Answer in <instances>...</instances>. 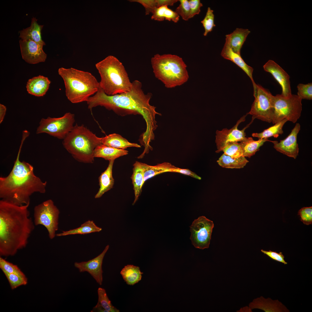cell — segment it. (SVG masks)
<instances>
[{"mask_svg":"<svg viewBox=\"0 0 312 312\" xmlns=\"http://www.w3.org/2000/svg\"><path fill=\"white\" fill-rule=\"evenodd\" d=\"M221 151L233 158H238L243 155L241 146L237 142H229L222 148Z\"/></svg>","mask_w":312,"mask_h":312,"instance_id":"cell-36","label":"cell"},{"mask_svg":"<svg viewBox=\"0 0 312 312\" xmlns=\"http://www.w3.org/2000/svg\"><path fill=\"white\" fill-rule=\"evenodd\" d=\"M6 110V107L4 105L0 104V123L3 121Z\"/></svg>","mask_w":312,"mask_h":312,"instance_id":"cell-47","label":"cell"},{"mask_svg":"<svg viewBox=\"0 0 312 312\" xmlns=\"http://www.w3.org/2000/svg\"><path fill=\"white\" fill-rule=\"evenodd\" d=\"M22 58L30 64H36L45 61L47 55L43 50V45L30 40L19 41Z\"/></svg>","mask_w":312,"mask_h":312,"instance_id":"cell-14","label":"cell"},{"mask_svg":"<svg viewBox=\"0 0 312 312\" xmlns=\"http://www.w3.org/2000/svg\"><path fill=\"white\" fill-rule=\"evenodd\" d=\"M109 248V246L107 245L100 254L92 259L86 261L75 262L74 264L75 267L80 272H88L99 284L101 285L103 281V261Z\"/></svg>","mask_w":312,"mask_h":312,"instance_id":"cell-15","label":"cell"},{"mask_svg":"<svg viewBox=\"0 0 312 312\" xmlns=\"http://www.w3.org/2000/svg\"><path fill=\"white\" fill-rule=\"evenodd\" d=\"M302 100L297 95L285 96L277 94L274 96V110L272 122L274 124L285 119L296 122L301 116Z\"/></svg>","mask_w":312,"mask_h":312,"instance_id":"cell-8","label":"cell"},{"mask_svg":"<svg viewBox=\"0 0 312 312\" xmlns=\"http://www.w3.org/2000/svg\"><path fill=\"white\" fill-rule=\"evenodd\" d=\"M143 274L139 267L133 265L125 266L120 272L124 281L130 285H133L141 281Z\"/></svg>","mask_w":312,"mask_h":312,"instance_id":"cell-28","label":"cell"},{"mask_svg":"<svg viewBox=\"0 0 312 312\" xmlns=\"http://www.w3.org/2000/svg\"><path fill=\"white\" fill-rule=\"evenodd\" d=\"M255 100L250 111L247 113L252 118L268 123L272 122L274 112V98L270 92L261 86L257 84L254 89Z\"/></svg>","mask_w":312,"mask_h":312,"instance_id":"cell-9","label":"cell"},{"mask_svg":"<svg viewBox=\"0 0 312 312\" xmlns=\"http://www.w3.org/2000/svg\"><path fill=\"white\" fill-rule=\"evenodd\" d=\"M300 129V124L296 123L287 138L280 140L279 142L275 141L273 143L274 148L277 151L296 159L298 155L299 148L297 142V137Z\"/></svg>","mask_w":312,"mask_h":312,"instance_id":"cell-16","label":"cell"},{"mask_svg":"<svg viewBox=\"0 0 312 312\" xmlns=\"http://www.w3.org/2000/svg\"><path fill=\"white\" fill-rule=\"evenodd\" d=\"M4 274L7 278L12 289H15L19 286L25 285L27 284V279L23 273H5Z\"/></svg>","mask_w":312,"mask_h":312,"instance_id":"cell-35","label":"cell"},{"mask_svg":"<svg viewBox=\"0 0 312 312\" xmlns=\"http://www.w3.org/2000/svg\"><path fill=\"white\" fill-rule=\"evenodd\" d=\"M213 11L209 7H208L206 15L203 19L201 21L205 29L203 35L206 36L208 33L211 31L213 27L216 26L214 23V14Z\"/></svg>","mask_w":312,"mask_h":312,"instance_id":"cell-37","label":"cell"},{"mask_svg":"<svg viewBox=\"0 0 312 312\" xmlns=\"http://www.w3.org/2000/svg\"><path fill=\"white\" fill-rule=\"evenodd\" d=\"M248 162L244 156L233 158L224 153L217 161L218 164L223 168L236 169L243 168Z\"/></svg>","mask_w":312,"mask_h":312,"instance_id":"cell-31","label":"cell"},{"mask_svg":"<svg viewBox=\"0 0 312 312\" xmlns=\"http://www.w3.org/2000/svg\"><path fill=\"white\" fill-rule=\"evenodd\" d=\"M180 4L177 8L175 12L185 21L190 18V8L189 1L179 0Z\"/></svg>","mask_w":312,"mask_h":312,"instance_id":"cell-38","label":"cell"},{"mask_svg":"<svg viewBox=\"0 0 312 312\" xmlns=\"http://www.w3.org/2000/svg\"><path fill=\"white\" fill-rule=\"evenodd\" d=\"M151 62L155 77L167 88L180 86L188 80L187 66L177 55L157 54L152 57Z\"/></svg>","mask_w":312,"mask_h":312,"instance_id":"cell-6","label":"cell"},{"mask_svg":"<svg viewBox=\"0 0 312 312\" xmlns=\"http://www.w3.org/2000/svg\"><path fill=\"white\" fill-rule=\"evenodd\" d=\"M287 121L288 120L287 119L283 120L274 124V125L264 130L261 132L252 133V136L257 138L259 139L264 138H268L271 137L277 138L280 134H282L283 133V127Z\"/></svg>","mask_w":312,"mask_h":312,"instance_id":"cell-33","label":"cell"},{"mask_svg":"<svg viewBox=\"0 0 312 312\" xmlns=\"http://www.w3.org/2000/svg\"><path fill=\"white\" fill-rule=\"evenodd\" d=\"M189 1L190 8V18L198 14L200 11V8L203 5L200 0Z\"/></svg>","mask_w":312,"mask_h":312,"instance_id":"cell-44","label":"cell"},{"mask_svg":"<svg viewBox=\"0 0 312 312\" xmlns=\"http://www.w3.org/2000/svg\"><path fill=\"white\" fill-rule=\"evenodd\" d=\"M144 173V182L156 175L167 172L168 170L176 167L171 163L164 162L153 166L142 163Z\"/></svg>","mask_w":312,"mask_h":312,"instance_id":"cell-29","label":"cell"},{"mask_svg":"<svg viewBox=\"0 0 312 312\" xmlns=\"http://www.w3.org/2000/svg\"><path fill=\"white\" fill-rule=\"evenodd\" d=\"M131 2H136L142 4L144 8L146 15L152 14L157 8L156 0H130Z\"/></svg>","mask_w":312,"mask_h":312,"instance_id":"cell-42","label":"cell"},{"mask_svg":"<svg viewBox=\"0 0 312 312\" xmlns=\"http://www.w3.org/2000/svg\"><path fill=\"white\" fill-rule=\"evenodd\" d=\"M267 141L273 143L275 141H271L267 138L259 139L256 141L251 137H246L244 140L239 143L242 150L243 156L245 157L250 158L259 151L260 147Z\"/></svg>","mask_w":312,"mask_h":312,"instance_id":"cell-27","label":"cell"},{"mask_svg":"<svg viewBox=\"0 0 312 312\" xmlns=\"http://www.w3.org/2000/svg\"><path fill=\"white\" fill-rule=\"evenodd\" d=\"M261 251L264 254L267 255L271 259L286 265L287 263L284 260L285 257L282 252H280L278 253L275 251H273L271 250L268 251L261 250Z\"/></svg>","mask_w":312,"mask_h":312,"instance_id":"cell-43","label":"cell"},{"mask_svg":"<svg viewBox=\"0 0 312 312\" xmlns=\"http://www.w3.org/2000/svg\"><path fill=\"white\" fill-rule=\"evenodd\" d=\"M128 153V151L125 149L108 146L102 144L95 148L94 155V157H101L109 161L115 160Z\"/></svg>","mask_w":312,"mask_h":312,"instance_id":"cell-24","label":"cell"},{"mask_svg":"<svg viewBox=\"0 0 312 312\" xmlns=\"http://www.w3.org/2000/svg\"><path fill=\"white\" fill-rule=\"evenodd\" d=\"M250 32L248 29L237 28L231 33L226 35L224 45L234 52L240 55L241 49Z\"/></svg>","mask_w":312,"mask_h":312,"instance_id":"cell-20","label":"cell"},{"mask_svg":"<svg viewBox=\"0 0 312 312\" xmlns=\"http://www.w3.org/2000/svg\"><path fill=\"white\" fill-rule=\"evenodd\" d=\"M98 301L97 304L103 307L108 312H119L120 311L114 306L109 300L105 289L99 287L97 290Z\"/></svg>","mask_w":312,"mask_h":312,"instance_id":"cell-34","label":"cell"},{"mask_svg":"<svg viewBox=\"0 0 312 312\" xmlns=\"http://www.w3.org/2000/svg\"><path fill=\"white\" fill-rule=\"evenodd\" d=\"M263 67L264 70L271 73L280 85L282 89L281 95L288 96L292 94L290 76L279 65L274 61L269 60Z\"/></svg>","mask_w":312,"mask_h":312,"instance_id":"cell-17","label":"cell"},{"mask_svg":"<svg viewBox=\"0 0 312 312\" xmlns=\"http://www.w3.org/2000/svg\"><path fill=\"white\" fill-rule=\"evenodd\" d=\"M74 122V115L70 112L60 117L42 118L36 133H45L58 139H64L73 128Z\"/></svg>","mask_w":312,"mask_h":312,"instance_id":"cell-11","label":"cell"},{"mask_svg":"<svg viewBox=\"0 0 312 312\" xmlns=\"http://www.w3.org/2000/svg\"><path fill=\"white\" fill-rule=\"evenodd\" d=\"M114 160L109 161L106 170L101 173L99 178L100 188L95 196L96 198H99L106 192L111 189L114 184L112 176V168Z\"/></svg>","mask_w":312,"mask_h":312,"instance_id":"cell-23","label":"cell"},{"mask_svg":"<svg viewBox=\"0 0 312 312\" xmlns=\"http://www.w3.org/2000/svg\"><path fill=\"white\" fill-rule=\"evenodd\" d=\"M132 83V87L129 91L113 95L106 94L100 86L97 92L87 101L88 107L91 110L97 106H103L122 116L130 114L141 115L145 121L146 128L141 138L144 142H149L154 139L153 131L157 127L155 116L161 114L156 111V107L150 104L152 93L145 94L142 89V83L139 81L135 80Z\"/></svg>","mask_w":312,"mask_h":312,"instance_id":"cell-1","label":"cell"},{"mask_svg":"<svg viewBox=\"0 0 312 312\" xmlns=\"http://www.w3.org/2000/svg\"><path fill=\"white\" fill-rule=\"evenodd\" d=\"M51 83L47 77L39 75L29 79L26 88L28 92L34 96H44L48 91Z\"/></svg>","mask_w":312,"mask_h":312,"instance_id":"cell-19","label":"cell"},{"mask_svg":"<svg viewBox=\"0 0 312 312\" xmlns=\"http://www.w3.org/2000/svg\"><path fill=\"white\" fill-rule=\"evenodd\" d=\"M157 8L163 6H172L178 0H156Z\"/></svg>","mask_w":312,"mask_h":312,"instance_id":"cell-46","label":"cell"},{"mask_svg":"<svg viewBox=\"0 0 312 312\" xmlns=\"http://www.w3.org/2000/svg\"><path fill=\"white\" fill-rule=\"evenodd\" d=\"M297 96L301 99H312V83L307 84L300 83L297 86Z\"/></svg>","mask_w":312,"mask_h":312,"instance_id":"cell-39","label":"cell"},{"mask_svg":"<svg viewBox=\"0 0 312 312\" xmlns=\"http://www.w3.org/2000/svg\"><path fill=\"white\" fill-rule=\"evenodd\" d=\"M101 77L100 86L108 95L129 91L132 83L122 63L116 57L109 55L95 65Z\"/></svg>","mask_w":312,"mask_h":312,"instance_id":"cell-5","label":"cell"},{"mask_svg":"<svg viewBox=\"0 0 312 312\" xmlns=\"http://www.w3.org/2000/svg\"><path fill=\"white\" fill-rule=\"evenodd\" d=\"M29 135L22 133L17 155L12 170L5 177H0V197L2 200L18 205L30 204V196L35 192L44 193L47 182H43L34 173L33 167L19 159L21 149Z\"/></svg>","mask_w":312,"mask_h":312,"instance_id":"cell-3","label":"cell"},{"mask_svg":"<svg viewBox=\"0 0 312 312\" xmlns=\"http://www.w3.org/2000/svg\"><path fill=\"white\" fill-rule=\"evenodd\" d=\"M179 17L175 11L169 9L167 6H163L156 8L151 18L158 21H162L165 19L176 23L179 21Z\"/></svg>","mask_w":312,"mask_h":312,"instance_id":"cell-32","label":"cell"},{"mask_svg":"<svg viewBox=\"0 0 312 312\" xmlns=\"http://www.w3.org/2000/svg\"><path fill=\"white\" fill-rule=\"evenodd\" d=\"M102 230V228L96 226L93 221L88 220L78 228L68 231H63L62 233L57 234L56 235L60 237L75 234L84 235L99 232Z\"/></svg>","mask_w":312,"mask_h":312,"instance_id":"cell-30","label":"cell"},{"mask_svg":"<svg viewBox=\"0 0 312 312\" xmlns=\"http://www.w3.org/2000/svg\"><path fill=\"white\" fill-rule=\"evenodd\" d=\"M0 268L3 273H22L23 272L18 266L0 257Z\"/></svg>","mask_w":312,"mask_h":312,"instance_id":"cell-40","label":"cell"},{"mask_svg":"<svg viewBox=\"0 0 312 312\" xmlns=\"http://www.w3.org/2000/svg\"><path fill=\"white\" fill-rule=\"evenodd\" d=\"M167 172H178L190 176L199 180H200L201 179V177L195 173L187 169H182L176 167L175 168L168 170Z\"/></svg>","mask_w":312,"mask_h":312,"instance_id":"cell-45","label":"cell"},{"mask_svg":"<svg viewBox=\"0 0 312 312\" xmlns=\"http://www.w3.org/2000/svg\"><path fill=\"white\" fill-rule=\"evenodd\" d=\"M98 137L83 125H76L64 139L63 145L74 158L85 163L94 161V151L102 144Z\"/></svg>","mask_w":312,"mask_h":312,"instance_id":"cell-7","label":"cell"},{"mask_svg":"<svg viewBox=\"0 0 312 312\" xmlns=\"http://www.w3.org/2000/svg\"><path fill=\"white\" fill-rule=\"evenodd\" d=\"M91 312H108L103 307L100 305L97 304L94 307Z\"/></svg>","mask_w":312,"mask_h":312,"instance_id":"cell-48","label":"cell"},{"mask_svg":"<svg viewBox=\"0 0 312 312\" xmlns=\"http://www.w3.org/2000/svg\"><path fill=\"white\" fill-rule=\"evenodd\" d=\"M58 73L64 81L66 96L73 103L87 101L100 87L99 82L89 72L61 67Z\"/></svg>","mask_w":312,"mask_h":312,"instance_id":"cell-4","label":"cell"},{"mask_svg":"<svg viewBox=\"0 0 312 312\" xmlns=\"http://www.w3.org/2000/svg\"><path fill=\"white\" fill-rule=\"evenodd\" d=\"M37 20L33 17L31 20L30 26L19 31V37L22 40H30L37 43L44 45L45 43L42 40L41 31L43 25H39Z\"/></svg>","mask_w":312,"mask_h":312,"instance_id":"cell-22","label":"cell"},{"mask_svg":"<svg viewBox=\"0 0 312 312\" xmlns=\"http://www.w3.org/2000/svg\"><path fill=\"white\" fill-rule=\"evenodd\" d=\"M29 204L18 205L0 201V255H15L26 247L34 224L29 217Z\"/></svg>","mask_w":312,"mask_h":312,"instance_id":"cell-2","label":"cell"},{"mask_svg":"<svg viewBox=\"0 0 312 312\" xmlns=\"http://www.w3.org/2000/svg\"><path fill=\"white\" fill-rule=\"evenodd\" d=\"M101 142L102 144L108 146L123 149L129 147H141L138 144L130 142L120 135L116 133L110 134L101 138Z\"/></svg>","mask_w":312,"mask_h":312,"instance_id":"cell-25","label":"cell"},{"mask_svg":"<svg viewBox=\"0 0 312 312\" xmlns=\"http://www.w3.org/2000/svg\"><path fill=\"white\" fill-rule=\"evenodd\" d=\"M60 211L53 200L49 199L36 206L34 209L35 225H42L47 229L51 239L55 237L58 229Z\"/></svg>","mask_w":312,"mask_h":312,"instance_id":"cell-10","label":"cell"},{"mask_svg":"<svg viewBox=\"0 0 312 312\" xmlns=\"http://www.w3.org/2000/svg\"><path fill=\"white\" fill-rule=\"evenodd\" d=\"M247 115V113L242 117L231 129L225 128L221 131L217 130L216 131L215 142L217 149L216 151V153H219L221 152L222 148L229 142H240L246 138L245 130L249 127L255 118H252L251 122L242 130L238 129L237 127L241 122L245 120V117Z\"/></svg>","mask_w":312,"mask_h":312,"instance_id":"cell-13","label":"cell"},{"mask_svg":"<svg viewBox=\"0 0 312 312\" xmlns=\"http://www.w3.org/2000/svg\"><path fill=\"white\" fill-rule=\"evenodd\" d=\"M252 310L254 309H261L265 312H287L289 310L278 300H272L270 298H265L261 296L253 300L249 304Z\"/></svg>","mask_w":312,"mask_h":312,"instance_id":"cell-18","label":"cell"},{"mask_svg":"<svg viewBox=\"0 0 312 312\" xmlns=\"http://www.w3.org/2000/svg\"><path fill=\"white\" fill-rule=\"evenodd\" d=\"M221 55L224 59L231 61L243 70L251 80L253 89L255 88L257 84L255 82L252 77L253 69L245 62L240 55L234 52L229 47L225 45L222 50Z\"/></svg>","mask_w":312,"mask_h":312,"instance_id":"cell-21","label":"cell"},{"mask_svg":"<svg viewBox=\"0 0 312 312\" xmlns=\"http://www.w3.org/2000/svg\"><path fill=\"white\" fill-rule=\"evenodd\" d=\"M298 215L300 217V220L307 225L312 224V207H303L300 209Z\"/></svg>","mask_w":312,"mask_h":312,"instance_id":"cell-41","label":"cell"},{"mask_svg":"<svg viewBox=\"0 0 312 312\" xmlns=\"http://www.w3.org/2000/svg\"><path fill=\"white\" fill-rule=\"evenodd\" d=\"M214 225L213 222L202 216L195 220L190 226L192 244L201 249L209 247Z\"/></svg>","mask_w":312,"mask_h":312,"instance_id":"cell-12","label":"cell"},{"mask_svg":"<svg viewBox=\"0 0 312 312\" xmlns=\"http://www.w3.org/2000/svg\"><path fill=\"white\" fill-rule=\"evenodd\" d=\"M133 166V172L131 179L135 195V199L133 204L134 205L138 199L144 183V173L141 162L136 161Z\"/></svg>","mask_w":312,"mask_h":312,"instance_id":"cell-26","label":"cell"}]
</instances>
